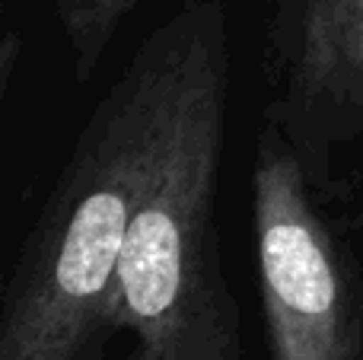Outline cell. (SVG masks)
Segmentation results:
<instances>
[{
  "label": "cell",
  "instance_id": "1",
  "mask_svg": "<svg viewBox=\"0 0 363 360\" xmlns=\"http://www.w3.org/2000/svg\"><path fill=\"white\" fill-rule=\"evenodd\" d=\"M176 55L157 150L138 198L112 293L128 360H239V306L223 274L217 176L230 112V16L223 0L172 6Z\"/></svg>",
  "mask_w": 363,
  "mask_h": 360
},
{
  "label": "cell",
  "instance_id": "2",
  "mask_svg": "<svg viewBox=\"0 0 363 360\" xmlns=\"http://www.w3.org/2000/svg\"><path fill=\"white\" fill-rule=\"evenodd\" d=\"M176 23L166 16L106 89L16 255L0 360H89L112 332V293L157 150Z\"/></svg>",
  "mask_w": 363,
  "mask_h": 360
},
{
  "label": "cell",
  "instance_id": "3",
  "mask_svg": "<svg viewBox=\"0 0 363 360\" xmlns=\"http://www.w3.org/2000/svg\"><path fill=\"white\" fill-rule=\"evenodd\" d=\"M313 182L264 125L252 172V240L274 360H363V293Z\"/></svg>",
  "mask_w": 363,
  "mask_h": 360
},
{
  "label": "cell",
  "instance_id": "4",
  "mask_svg": "<svg viewBox=\"0 0 363 360\" xmlns=\"http://www.w3.org/2000/svg\"><path fill=\"white\" fill-rule=\"evenodd\" d=\"M264 74V125L328 191L335 153L363 137V0H274Z\"/></svg>",
  "mask_w": 363,
  "mask_h": 360
},
{
  "label": "cell",
  "instance_id": "5",
  "mask_svg": "<svg viewBox=\"0 0 363 360\" xmlns=\"http://www.w3.org/2000/svg\"><path fill=\"white\" fill-rule=\"evenodd\" d=\"M64 26L74 70L86 80L118 35L125 16L134 10V0H51Z\"/></svg>",
  "mask_w": 363,
  "mask_h": 360
}]
</instances>
